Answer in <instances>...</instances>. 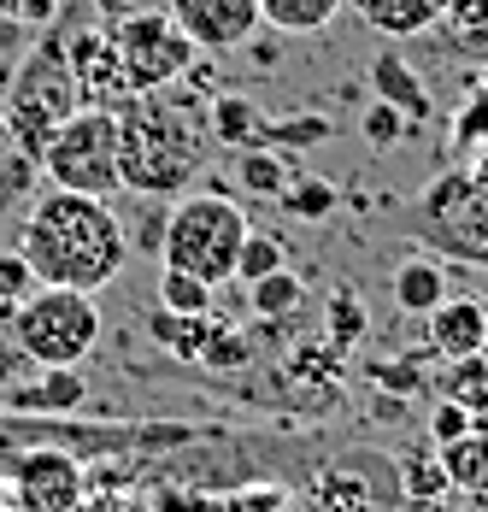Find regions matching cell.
Returning <instances> with one entry per match:
<instances>
[{"mask_svg": "<svg viewBox=\"0 0 488 512\" xmlns=\"http://www.w3.org/2000/svg\"><path fill=\"white\" fill-rule=\"evenodd\" d=\"M71 6H77V12H89L83 24H112V18H118L130 0H71Z\"/></svg>", "mask_w": 488, "mask_h": 512, "instance_id": "cell-33", "label": "cell"}, {"mask_svg": "<svg viewBox=\"0 0 488 512\" xmlns=\"http://www.w3.org/2000/svg\"><path fill=\"white\" fill-rule=\"evenodd\" d=\"M247 242V206L224 189H195L165 206V230H159V259L171 271H195L200 283H230L236 259Z\"/></svg>", "mask_w": 488, "mask_h": 512, "instance_id": "cell-4", "label": "cell"}, {"mask_svg": "<svg viewBox=\"0 0 488 512\" xmlns=\"http://www.w3.org/2000/svg\"><path fill=\"white\" fill-rule=\"evenodd\" d=\"M36 377L30 383H6L0 389V401L6 412H36V418H65V412H83L89 401V383L77 377V365H30Z\"/></svg>", "mask_w": 488, "mask_h": 512, "instance_id": "cell-11", "label": "cell"}, {"mask_svg": "<svg viewBox=\"0 0 488 512\" xmlns=\"http://www.w3.org/2000/svg\"><path fill=\"white\" fill-rule=\"evenodd\" d=\"M365 330H371V324H365V312L353 307V295H336V301H330V342H336V348H353Z\"/></svg>", "mask_w": 488, "mask_h": 512, "instance_id": "cell-31", "label": "cell"}, {"mask_svg": "<svg viewBox=\"0 0 488 512\" xmlns=\"http://www.w3.org/2000/svg\"><path fill=\"white\" fill-rule=\"evenodd\" d=\"M377 36H389V42H412V36H430L441 24V12L453 6V0H347Z\"/></svg>", "mask_w": 488, "mask_h": 512, "instance_id": "cell-13", "label": "cell"}, {"mask_svg": "<svg viewBox=\"0 0 488 512\" xmlns=\"http://www.w3.org/2000/svg\"><path fill=\"white\" fill-rule=\"evenodd\" d=\"M441 401H459V407L477 412L488 407V354H471V359H447V377L436 383Z\"/></svg>", "mask_w": 488, "mask_h": 512, "instance_id": "cell-22", "label": "cell"}, {"mask_svg": "<svg viewBox=\"0 0 488 512\" xmlns=\"http://www.w3.org/2000/svg\"><path fill=\"white\" fill-rule=\"evenodd\" d=\"M436 454H441V465H447L453 495L488 501V430H483V424H471L459 442H441Z\"/></svg>", "mask_w": 488, "mask_h": 512, "instance_id": "cell-15", "label": "cell"}, {"mask_svg": "<svg viewBox=\"0 0 488 512\" xmlns=\"http://www.w3.org/2000/svg\"><path fill=\"white\" fill-rule=\"evenodd\" d=\"M71 0H0V24L18 36H48L53 24L65 18Z\"/></svg>", "mask_w": 488, "mask_h": 512, "instance_id": "cell-26", "label": "cell"}, {"mask_svg": "<svg viewBox=\"0 0 488 512\" xmlns=\"http://www.w3.org/2000/svg\"><path fill=\"white\" fill-rule=\"evenodd\" d=\"M436 30H447V42L459 53H483L488 48V0H453L441 12Z\"/></svg>", "mask_w": 488, "mask_h": 512, "instance_id": "cell-24", "label": "cell"}, {"mask_svg": "<svg viewBox=\"0 0 488 512\" xmlns=\"http://www.w3.org/2000/svg\"><path fill=\"white\" fill-rule=\"evenodd\" d=\"M24 295H36V271H30V259L18 254V248H0V318L18 307Z\"/></svg>", "mask_w": 488, "mask_h": 512, "instance_id": "cell-29", "label": "cell"}, {"mask_svg": "<svg viewBox=\"0 0 488 512\" xmlns=\"http://www.w3.org/2000/svg\"><path fill=\"white\" fill-rule=\"evenodd\" d=\"M283 206H289L294 218H330L336 212V183H324V177H300V183H289L283 189Z\"/></svg>", "mask_w": 488, "mask_h": 512, "instance_id": "cell-28", "label": "cell"}, {"mask_svg": "<svg viewBox=\"0 0 488 512\" xmlns=\"http://www.w3.org/2000/svg\"><path fill=\"white\" fill-rule=\"evenodd\" d=\"M118 65H124V83L130 95H153V89H177L189 71L200 65V48L177 30L171 12H147V6H124L112 24H106Z\"/></svg>", "mask_w": 488, "mask_h": 512, "instance_id": "cell-7", "label": "cell"}, {"mask_svg": "<svg viewBox=\"0 0 488 512\" xmlns=\"http://www.w3.org/2000/svg\"><path fill=\"white\" fill-rule=\"evenodd\" d=\"M300 307H306V283L294 277L289 265L271 271V277H259V283H247V312H253L259 324H283V318H294Z\"/></svg>", "mask_w": 488, "mask_h": 512, "instance_id": "cell-21", "label": "cell"}, {"mask_svg": "<svg viewBox=\"0 0 488 512\" xmlns=\"http://www.w3.org/2000/svg\"><path fill=\"white\" fill-rule=\"evenodd\" d=\"M65 59L77 71V89H83V106H118L130 101V83H124V65H118V48L106 36V24H77L65 36Z\"/></svg>", "mask_w": 488, "mask_h": 512, "instance_id": "cell-10", "label": "cell"}, {"mask_svg": "<svg viewBox=\"0 0 488 512\" xmlns=\"http://www.w3.org/2000/svg\"><path fill=\"white\" fill-rule=\"evenodd\" d=\"M89 495L83 460L65 448H30L12 465V501L18 512H77Z\"/></svg>", "mask_w": 488, "mask_h": 512, "instance_id": "cell-8", "label": "cell"}, {"mask_svg": "<svg viewBox=\"0 0 488 512\" xmlns=\"http://www.w3.org/2000/svg\"><path fill=\"white\" fill-rule=\"evenodd\" d=\"M430 354L436 359H471L488 348V301L483 295H447L430 318Z\"/></svg>", "mask_w": 488, "mask_h": 512, "instance_id": "cell-12", "label": "cell"}, {"mask_svg": "<svg viewBox=\"0 0 488 512\" xmlns=\"http://www.w3.org/2000/svg\"><path fill=\"white\" fill-rule=\"evenodd\" d=\"M283 265H289V242H283V236L247 230L242 259H236V277H242V283H259V277H271V271H283Z\"/></svg>", "mask_w": 488, "mask_h": 512, "instance_id": "cell-27", "label": "cell"}, {"mask_svg": "<svg viewBox=\"0 0 488 512\" xmlns=\"http://www.w3.org/2000/svg\"><path fill=\"white\" fill-rule=\"evenodd\" d=\"M265 112L247 101V95H212L206 101V130L224 142V148H265Z\"/></svg>", "mask_w": 488, "mask_h": 512, "instance_id": "cell-18", "label": "cell"}, {"mask_svg": "<svg viewBox=\"0 0 488 512\" xmlns=\"http://www.w3.org/2000/svg\"><path fill=\"white\" fill-rule=\"evenodd\" d=\"M383 460H342L318 477V512H389V501H371L359 489H371V471Z\"/></svg>", "mask_w": 488, "mask_h": 512, "instance_id": "cell-17", "label": "cell"}, {"mask_svg": "<svg viewBox=\"0 0 488 512\" xmlns=\"http://www.w3.org/2000/svg\"><path fill=\"white\" fill-rule=\"evenodd\" d=\"M6 36H18V30H6V24H0V95H6V83H12V65L24 59V53H12V48H6Z\"/></svg>", "mask_w": 488, "mask_h": 512, "instance_id": "cell-34", "label": "cell"}, {"mask_svg": "<svg viewBox=\"0 0 488 512\" xmlns=\"http://www.w3.org/2000/svg\"><path fill=\"white\" fill-rule=\"evenodd\" d=\"M77 512H130V507H124V501H106V495H100V501L83 495V507H77Z\"/></svg>", "mask_w": 488, "mask_h": 512, "instance_id": "cell-35", "label": "cell"}, {"mask_svg": "<svg viewBox=\"0 0 488 512\" xmlns=\"http://www.w3.org/2000/svg\"><path fill=\"white\" fill-rule=\"evenodd\" d=\"M400 495H406L412 507H436L441 495H453V483H447V465H441V454H418V460L400 465Z\"/></svg>", "mask_w": 488, "mask_h": 512, "instance_id": "cell-25", "label": "cell"}, {"mask_svg": "<svg viewBox=\"0 0 488 512\" xmlns=\"http://www.w3.org/2000/svg\"><path fill=\"white\" fill-rule=\"evenodd\" d=\"M289 159L294 154H277V148H236V183H242V195L253 201H283V189H289Z\"/></svg>", "mask_w": 488, "mask_h": 512, "instance_id": "cell-20", "label": "cell"}, {"mask_svg": "<svg viewBox=\"0 0 488 512\" xmlns=\"http://www.w3.org/2000/svg\"><path fill=\"white\" fill-rule=\"evenodd\" d=\"M206 165V124L177 89L130 95L118 106V171L124 195L177 201Z\"/></svg>", "mask_w": 488, "mask_h": 512, "instance_id": "cell-2", "label": "cell"}, {"mask_svg": "<svg viewBox=\"0 0 488 512\" xmlns=\"http://www.w3.org/2000/svg\"><path fill=\"white\" fill-rule=\"evenodd\" d=\"M100 301L83 289H53L36 283V295H24L6 312V336L30 365H83L100 348Z\"/></svg>", "mask_w": 488, "mask_h": 512, "instance_id": "cell-5", "label": "cell"}, {"mask_svg": "<svg viewBox=\"0 0 488 512\" xmlns=\"http://www.w3.org/2000/svg\"><path fill=\"white\" fill-rule=\"evenodd\" d=\"M483 354H488V348H483Z\"/></svg>", "mask_w": 488, "mask_h": 512, "instance_id": "cell-36", "label": "cell"}, {"mask_svg": "<svg viewBox=\"0 0 488 512\" xmlns=\"http://www.w3.org/2000/svg\"><path fill=\"white\" fill-rule=\"evenodd\" d=\"M165 12L200 53H236L265 30L259 0H165Z\"/></svg>", "mask_w": 488, "mask_h": 512, "instance_id": "cell-9", "label": "cell"}, {"mask_svg": "<svg viewBox=\"0 0 488 512\" xmlns=\"http://www.w3.org/2000/svg\"><path fill=\"white\" fill-rule=\"evenodd\" d=\"M347 12V0H259V18L277 36H324Z\"/></svg>", "mask_w": 488, "mask_h": 512, "instance_id": "cell-19", "label": "cell"}, {"mask_svg": "<svg viewBox=\"0 0 488 512\" xmlns=\"http://www.w3.org/2000/svg\"><path fill=\"white\" fill-rule=\"evenodd\" d=\"M447 295H453V289H447V271H441L436 259L412 254V259H400V265H394V307H400V312L430 318Z\"/></svg>", "mask_w": 488, "mask_h": 512, "instance_id": "cell-16", "label": "cell"}, {"mask_svg": "<svg viewBox=\"0 0 488 512\" xmlns=\"http://www.w3.org/2000/svg\"><path fill=\"white\" fill-rule=\"evenodd\" d=\"M77 112H83V89H77L71 59H65V30H48L12 65V83L0 95V124H6L18 154L36 159L53 142V130Z\"/></svg>", "mask_w": 488, "mask_h": 512, "instance_id": "cell-3", "label": "cell"}, {"mask_svg": "<svg viewBox=\"0 0 488 512\" xmlns=\"http://www.w3.org/2000/svg\"><path fill=\"white\" fill-rule=\"evenodd\" d=\"M359 130H365V142H371V148H394V142L412 130V118H406V112H394L389 101H371V106H365V118H359Z\"/></svg>", "mask_w": 488, "mask_h": 512, "instance_id": "cell-30", "label": "cell"}, {"mask_svg": "<svg viewBox=\"0 0 488 512\" xmlns=\"http://www.w3.org/2000/svg\"><path fill=\"white\" fill-rule=\"evenodd\" d=\"M212 295H218V289L200 283L195 271H171V265L159 271V307L177 312V318H206V312H212Z\"/></svg>", "mask_w": 488, "mask_h": 512, "instance_id": "cell-23", "label": "cell"}, {"mask_svg": "<svg viewBox=\"0 0 488 512\" xmlns=\"http://www.w3.org/2000/svg\"><path fill=\"white\" fill-rule=\"evenodd\" d=\"M371 95H377V101H389L394 112H406V118H412V130L430 118V89H424V77H418V71H412L394 48L371 59Z\"/></svg>", "mask_w": 488, "mask_h": 512, "instance_id": "cell-14", "label": "cell"}, {"mask_svg": "<svg viewBox=\"0 0 488 512\" xmlns=\"http://www.w3.org/2000/svg\"><path fill=\"white\" fill-rule=\"evenodd\" d=\"M42 177L48 189H77L118 201L124 195V171H118V112L112 106H83L77 118H65L42 148Z\"/></svg>", "mask_w": 488, "mask_h": 512, "instance_id": "cell-6", "label": "cell"}, {"mask_svg": "<svg viewBox=\"0 0 488 512\" xmlns=\"http://www.w3.org/2000/svg\"><path fill=\"white\" fill-rule=\"evenodd\" d=\"M18 254L30 259L36 283L100 295L106 283L124 277V265L136 259V248H130L124 212L112 201L77 195V189H42L30 201V212H24Z\"/></svg>", "mask_w": 488, "mask_h": 512, "instance_id": "cell-1", "label": "cell"}, {"mask_svg": "<svg viewBox=\"0 0 488 512\" xmlns=\"http://www.w3.org/2000/svg\"><path fill=\"white\" fill-rule=\"evenodd\" d=\"M471 424H477V418L459 407V401H441V407L430 412V436H436V448H441V442H459Z\"/></svg>", "mask_w": 488, "mask_h": 512, "instance_id": "cell-32", "label": "cell"}]
</instances>
